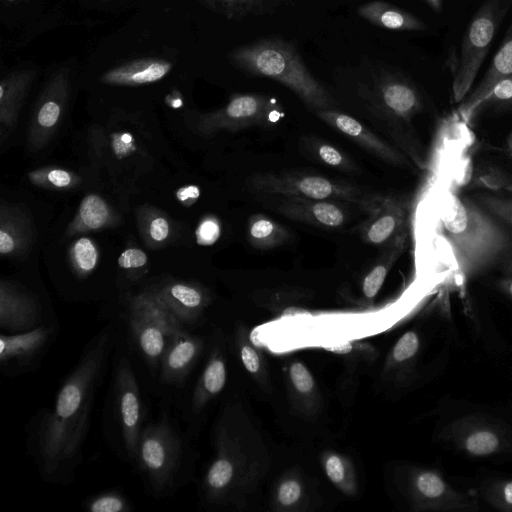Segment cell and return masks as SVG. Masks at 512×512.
<instances>
[{"instance_id": "24", "label": "cell", "mask_w": 512, "mask_h": 512, "mask_svg": "<svg viewBox=\"0 0 512 512\" xmlns=\"http://www.w3.org/2000/svg\"><path fill=\"white\" fill-rule=\"evenodd\" d=\"M406 242L407 231L382 247L381 254L362 279L361 290L366 300H373L378 294L389 271L403 253Z\"/></svg>"}, {"instance_id": "20", "label": "cell", "mask_w": 512, "mask_h": 512, "mask_svg": "<svg viewBox=\"0 0 512 512\" xmlns=\"http://www.w3.org/2000/svg\"><path fill=\"white\" fill-rule=\"evenodd\" d=\"M285 217L320 228H339L347 222L343 206L332 200L289 196L278 207Z\"/></svg>"}, {"instance_id": "34", "label": "cell", "mask_w": 512, "mask_h": 512, "mask_svg": "<svg viewBox=\"0 0 512 512\" xmlns=\"http://www.w3.org/2000/svg\"><path fill=\"white\" fill-rule=\"evenodd\" d=\"M512 110V74L502 77L475 108L472 120L481 112Z\"/></svg>"}, {"instance_id": "36", "label": "cell", "mask_w": 512, "mask_h": 512, "mask_svg": "<svg viewBox=\"0 0 512 512\" xmlns=\"http://www.w3.org/2000/svg\"><path fill=\"white\" fill-rule=\"evenodd\" d=\"M472 199L499 222L512 227V198L480 193Z\"/></svg>"}, {"instance_id": "18", "label": "cell", "mask_w": 512, "mask_h": 512, "mask_svg": "<svg viewBox=\"0 0 512 512\" xmlns=\"http://www.w3.org/2000/svg\"><path fill=\"white\" fill-rule=\"evenodd\" d=\"M407 209L394 197H382L369 211L368 219L360 227L362 240L383 247L406 232Z\"/></svg>"}, {"instance_id": "23", "label": "cell", "mask_w": 512, "mask_h": 512, "mask_svg": "<svg viewBox=\"0 0 512 512\" xmlns=\"http://www.w3.org/2000/svg\"><path fill=\"white\" fill-rule=\"evenodd\" d=\"M360 17L375 26L398 31H425L427 25L417 16L383 1H372L361 5Z\"/></svg>"}, {"instance_id": "12", "label": "cell", "mask_w": 512, "mask_h": 512, "mask_svg": "<svg viewBox=\"0 0 512 512\" xmlns=\"http://www.w3.org/2000/svg\"><path fill=\"white\" fill-rule=\"evenodd\" d=\"M405 492L416 511H467L479 510L476 493L459 491L433 468L412 467L406 472Z\"/></svg>"}, {"instance_id": "43", "label": "cell", "mask_w": 512, "mask_h": 512, "mask_svg": "<svg viewBox=\"0 0 512 512\" xmlns=\"http://www.w3.org/2000/svg\"><path fill=\"white\" fill-rule=\"evenodd\" d=\"M49 181L57 187H65L70 184L71 176L64 170H52L48 174Z\"/></svg>"}, {"instance_id": "17", "label": "cell", "mask_w": 512, "mask_h": 512, "mask_svg": "<svg viewBox=\"0 0 512 512\" xmlns=\"http://www.w3.org/2000/svg\"><path fill=\"white\" fill-rule=\"evenodd\" d=\"M52 321H57V319L45 313L42 305L35 297L21 293L9 286H2L0 300L1 333H21Z\"/></svg>"}, {"instance_id": "39", "label": "cell", "mask_w": 512, "mask_h": 512, "mask_svg": "<svg viewBox=\"0 0 512 512\" xmlns=\"http://www.w3.org/2000/svg\"><path fill=\"white\" fill-rule=\"evenodd\" d=\"M219 235V224L212 219L203 221L197 230L198 242L204 245L213 244L219 238Z\"/></svg>"}, {"instance_id": "31", "label": "cell", "mask_w": 512, "mask_h": 512, "mask_svg": "<svg viewBox=\"0 0 512 512\" xmlns=\"http://www.w3.org/2000/svg\"><path fill=\"white\" fill-rule=\"evenodd\" d=\"M420 347L419 334L414 330L405 332L391 349L388 368L403 375L410 373L416 362Z\"/></svg>"}, {"instance_id": "21", "label": "cell", "mask_w": 512, "mask_h": 512, "mask_svg": "<svg viewBox=\"0 0 512 512\" xmlns=\"http://www.w3.org/2000/svg\"><path fill=\"white\" fill-rule=\"evenodd\" d=\"M512 74V22L480 83L459 103L458 113L469 123L477 105L504 76Z\"/></svg>"}, {"instance_id": "2", "label": "cell", "mask_w": 512, "mask_h": 512, "mask_svg": "<svg viewBox=\"0 0 512 512\" xmlns=\"http://www.w3.org/2000/svg\"><path fill=\"white\" fill-rule=\"evenodd\" d=\"M173 408L171 401L160 399L157 416L141 433L132 466L146 495L156 500L174 497L195 479V439L180 425Z\"/></svg>"}, {"instance_id": "32", "label": "cell", "mask_w": 512, "mask_h": 512, "mask_svg": "<svg viewBox=\"0 0 512 512\" xmlns=\"http://www.w3.org/2000/svg\"><path fill=\"white\" fill-rule=\"evenodd\" d=\"M81 507L87 512H131L134 504L119 487H111L87 496Z\"/></svg>"}, {"instance_id": "40", "label": "cell", "mask_w": 512, "mask_h": 512, "mask_svg": "<svg viewBox=\"0 0 512 512\" xmlns=\"http://www.w3.org/2000/svg\"><path fill=\"white\" fill-rule=\"evenodd\" d=\"M146 262L145 253L134 248L125 250L118 259L119 266L126 269L144 266Z\"/></svg>"}, {"instance_id": "11", "label": "cell", "mask_w": 512, "mask_h": 512, "mask_svg": "<svg viewBox=\"0 0 512 512\" xmlns=\"http://www.w3.org/2000/svg\"><path fill=\"white\" fill-rule=\"evenodd\" d=\"M208 344V334L177 326L160 364L156 397L173 404L202 363Z\"/></svg>"}, {"instance_id": "48", "label": "cell", "mask_w": 512, "mask_h": 512, "mask_svg": "<svg viewBox=\"0 0 512 512\" xmlns=\"http://www.w3.org/2000/svg\"><path fill=\"white\" fill-rule=\"evenodd\" d=\"M7 5H14V4H18L20 2H25V1H29V0H3Z\"/></svg>"}, {"instance_id": "15", "label": "cell", "mask_w": 512, "mask_h": 512, "mask_svg": "<svg viewBox=\"0 0 512 512\" xmlns=\"http://www.w3.org/2000/svg\"><path fill=\"white\" fill-rule=\"evenodd\" d=\"M368 95L373 107L393 122L409 124L424 110L420 90L400 72L380 70L374 77Z\"/></svg>"}, {"instance_id": "19", "label": "cell", "mask_w": 512, "mask_h": 512, "mask_svg": "<svg viewBox=\"0 0 512 512\" xmlns=\"http://www.w3.org/2000/svg\"><path fill=\"white\" fill-rule=\"evenodd\" d=\"M316 115L329 126L382 160L397 166L409 165L408 160L397 149L384 142L352 116L334 109L319 110L316 111Z\"/></svg>"}, {"instance_id": "9", "label": "cell", "mask_w": 512, "mask_h": 512, "mask_svg": "<svg viewBox=\"0 0 512 512\" xmlns=\"http://www.w3.org/2000/svg\"><path fill=\"white\" fill-rule=\"evenodd\" d=\"M511 6L512 0H484L472 16L451 68L452 95L456 103H460L470 92Z\"/></svg>"}, {"instance_id": "4", "label": "cell", "mask_w": 512, "mask_h": 512, "mask_svg": "<svg viewBox=\"0 0 512 512\" xmlns=\"http://www.w3.org/2000/svg\"><path fill=\"white\" fill-rule=\"evenodd\" d=\"M111 365L112 374L102 412V432L111 450L133 466L141 433L148 422L147 392L118 331Z\"/></svg>"}, {"instance_id": "41", "label": "cell", "mask_w": 512, "mask_h": 512, "mask_svg": "<svg viewBox=\"0 0 512 512\" xmlns=\"http://www.w3.org/2000/svg\"><path fill=\"white\" fill-rule=\"evenodd\" d=\"M169 233V225L163 218H156L150 224V235L155 241L164 240Z\"/></svg>"}, {"instance_id": "27", "label": "cell", "mask_w": 512, "mask_h": 512, "mask_svg": "<svg viewBox=\"0 0 512 512\" xmlns=\"http://www.w3.org/2000/svg\"><path fill=\"white\" fill-rule=\"evenodd\" d=\"M208 7L228 19H242L250 15L270 12L284 0H202Z\"/></svg>"}, {"instance_id": "46", "label": "cell", "mask_w": 512, "mask_h": 512, "mask_svg": "<svg viewBox=\"0 0 512 512\" xmlns=\"http://www.w3.org/2000/svg\"><path fill=\"white\" fill-rule=\"evenodd\" d=\"M424 1L436 13H440L443 9V0H424Z\"/></svg>"}, {"instance_id": "37", "label": "cell", "mask_w": 512, "mask_h": 512, "mask_svg": "<svg viewBox=\"0 0 512 512\" xmlns=\"http://www.w3.org/2000/svg\"><path fill=\"white\" fill-rule=\"evenodd\" d=\"M109 215L105 202L96 195L87 196L81 203L80 216L86 226L92 229L101 227Z\"/></svg>"}, {"instance_id": "22", "label": "cell", "mask_w": 512, "mask_h": 512, "mask_svg": "<svg viewBox=\"0 0 512 512\" xmlns=\"http://www.w3.org/2000/svg\"><path fill=\"white\" fill-rule=\"evenodd\" d=\"M172 68L173 63L162 58H139L107 70L100 76V81L121 86L149 84L162 80Z\"/></svg>"}, {"instance_id": "30", "label": "cell", "mask_w": 512, "mask_h": 512, "mask_svg": "<svg viewBox=\"0 0 512 512\" xmlns=\"http://www.w3.org/2000/svg\"><path fill=\"white\" fill-rule=\"evenodd\" d=\"M305 149L310 157L322 165L345 173L356 171V164L349 155L324 140L308 138L305 140Z\"/></svg>"}, {"instance_id": "13", "label": "cell", "mask_w": 512, "mask_h": 512, "mask_svg": "<svg viewBox=\"0 0 512 512\" xmlns=\"http://www.w3.org/2000/svg\"><path fill=\"white\" fill-rule=\"evenodd\" d=\"M444 441L465 456L489 458L512 451V432L502 423L481 415H465L443 431Z\"/></svg>"}, {"instance_id": "26", "label": "cell", "mask_w": 512, "mask_h": 512, "mask_svg": "<svg viewBox=\"0 0 512 512\" xmlns=\"http://www.w3.org/2000/svg\"><path fill=\"white\" fill-rule=\"evenodd\" d=\"M321 462L325 475L334 486L346 495L356 494V474L346 456L328 451L322 455Z\"/></svg>"}, {"instance_id": "33", "label": "cell", "mask_w": 512, "mask_h": 512, "mask_svg": "<svg viewBox=\"0 0 512 512\" xmlns=\"http://www.w3.org/2000/svg\"><path fill=\"white\" fill-rule=\"evenodd\" d=\"M476 495L495 510L512 512V478L487 479L481 483Z\"/></svg>"}, {"instance_id": "42", "label": "cell", "mask_w": 512, "mask_h": 512, "mask_svg": "<svg viewBox=\"0 0 512 512\" xmlns=\"http://www.w3.org/2000/svg\"><path fill=\"white\" fill-rule=\"evenodd\" d=\"M495 286L499 292L512 301V269L502 272Z\"/></svg>"}, {"instance_id": "10", "label": "cell", "mask_w": 512, "mask_h": 512, "mask_svg": "<svg viewBox=\"0 0 512 512\" xmlns=\"http://www.w3.org/2000/svg\"><path fill=\"white\" fill-rule=\"evenodd\" d=\"M253 190L317 200H341L357 204L368 212L381 196L365 194L361 189L346 182L319 175L302 173H260L251 180Z\"/></svg>"}, {"instance_id": "28", "label": "cell", "mask_w": 512, "mask_h": 512, "mask_svg": "<svg viewBox=\"0 0 512 512\" xmlns=\"http://www.w3.org/2000/svg\"><path fill=\"white\" fill-rule=\"evenodd\" d=\"M234 349L245 370L262 385H267V370L261 352L248 340L245 328L237 327L233 335Z\"/></svg>"}, {"instance_id": "5", "label": "cell", "mask_w": 512, "mask_h": 512, "mask_svg": "<svg viewBox=\"0 0 512 512\" xmlns=\"http://www.w3.org/2000/svg\"><path fill=\"white\" fill-rule=\"evenodd\" d=\"M124 304L121 312L108 318L116 324L145 391L156 396L162 358L180 325L144 293L127 298Z\"/></svg>"}, {"instance_id": "1", "label": "cell", "mask_w": 512, "mask_h": 512, "mask_svg": "<svg viewBox=\"0 0 512 512\" xmlns=\"http://www.w3.org/2000/svg\"><path fill=\"white\" fill-rule=\"evenodd\" d=\"M116 332V324L109 320L87 341L52 404L39 408L25 425L27 454L46 483L67 486L75 480Z\"/></svg>"}, {"instance_id": "25", "label": "cell", "mask_w": 512, "mask_h": 512, "mask_svg": "<svg viewBox=\"0 0 512 512\" xmlns=\"http://www.w3.org/2000/svg\"><path fill=\"white\" fill-rule=\"evenodd\" d=\"M290 236L286 227L263 214H254L248 220L247 238L253 248L272 249L283 245Z\"/></svg>"}, {"instance_id": "35", "label": "cell", "mask_w": 512, "mask_h": 512, "mask_svg": "<svg viewBox=\"0 0 512 512\" xmlns=\"http://www.w3.org/2000/svg\"><path fill=\"white\" fill-rule=\"evenodd\" d=\"M305 496V487L295 475H287L280 480L274 493V504L280 510L297 508Z\"/></svg>"}, {"instance_id": "38", "label": "cell", "mask_w": 512, "mask_h": 512, "mask_svg": "<svg viewBox=\"0 0 512 512\" xmlns=\"http://www.w3.org/2000/svg\"><path fill=\"white\" fill-rule=\"evenodd\" d=\"M74 256L77 265L83 271H90L96 265L97 252L92 242L87 238H81L76 242Z\"/></svg>"}, {"instance_id": "8", "label": "cell", "mask_w": 512, "mask_h": 512, "mask_svg": "<svg viewBox=\"0 0 512 512\" xmlns=\"http://www.w3.org/2000/svg\"><path fill=\"white\" fill-rule=\"evenodd\" d=\"M208 335L209 344L202 363L173 402L184 427L195 440L202 431L211 405L224 391L228 379L226 339L220 329Z\"/></svg>"}, {"instance_id": "16", "label": "cell", "mask_w": 512, "mask_h": 512, "mask_svg": "<svg viewBox=\"0 0 512 512\" xmlns=\"http://www.w3.org/2000/svg\"><path fill=\"white\" fill-rule=\"evenodd\" d=\"M283 117V107L276 98L250 93L233 95L213 119L217 126L240 129L251 126L269 127Z\"/></svg>"}, {"instance_id": "29", "label": "cell", "mask_w": 512, "mask_h": 512, "mask_svg": "<svg viewBox=\"0 0 512 512\" xmlns=\"http://www.w3.org/2000/svg\"><path fill=\"white\" fill-rule=\"evenodd\" d=\"M288 379L294 398L306 411L315 410L317 385L307 366L299 360L292 361L288 367Z\"/></svg>"}, {"instance_id": "6", "label": "cell", "mask_w": 512, "mask_h": 512, "mask_svg": "<svg viewBox=\"0 0 512 512\" xmlns=\"http://www.w3.org/2000/svg\"><path fill=\"white\" fill-rule=\"evenodd\" d=\"M243 417L236 403L226 404L218 413L212 431L214 454L197 484L199 503L205 508L236 504L244 491L246 452Z\"/></svg>"}, {"instance_id": "47", "label": "cell", "mask_w": 512, "mask_h": 512, "mask_svg": "<svg viewBox=\"0 0 512 512\" xmlns=\"http://www.w3.org/2000/svg\"><path fill=\"white\" fill-rule=\"evenodd\" d=\"M503 151L512 158V131L506 136L503 144Z\"/></svg>"}, {"instance_id": "3", "label": "cell", "mask_w": 512, "mask_h": 512, "mask_svg": "<svg viewBox=\"0 0 512 512\" xmlns=\"http://www.w3.org/2000/svg\"><path fill=\"white\" fill-rule=\"evenodd\" d=\"M440 224L464 276L512 269V235L473 199L445 195Z\"/></svg>"}, {"instance_id": "44", "label": "cell", "mask_w": 512, "mask_h": 512, "mask_svg": "<svg viewBox=\"0 0 512 512\" xmlns=\"http://www.w3.org/2000/svg\"><path fill=\"white\" fill-rule=\"evenodd\" d=\"M199 195H200V190L195 185H189V186L182 187L176 193V197L180 201H186L188 199H196L199 197Z\"/></svg>"}, {"instance_id": "14", "label": "cell", "mask_w": 512, "mask_h": 512, "mask_svg": "<svg viewBox=\"0 0 512 512\" xmlns=\"http://www.w3.org/2000/svg\"><path fill=\"white\" fill-rule=\"evenodd\" d=\"M60 330L58 321L44 323L29 331L0 333V371L9 378L35 372Z\"/></svg>"}, {"instance_id": "7", "label": "cell", "mask_w": 512, "mask_h": 512, "mask_svg": "<svg viewBox=\"0 0 512 512\" xmlns=\"http://www.w3.org/2000/svg\"><path fill=\"white\" fill-rule=\"evenodd\" d=\"M239 69L275 80L292 92L310 109H333L331 94L312 76L297 48L290 42L275 38L263 39L235 49L229 56Z\"/></svg>"}, {"instance_id": "45", "label": "cell", "mask_w": 512, "mask_h": 512, "mask_svg": "<svg viewBox=\"0 0 512 512\" xmlns=\"http://www.w3.org/2000/svg\"><path fill=\"white\" fill-rule=\"evenodd\" d=\"M14 240L3 229L0 231V252L8 254L14 249Z\"/></svg>"}]
</instances>
